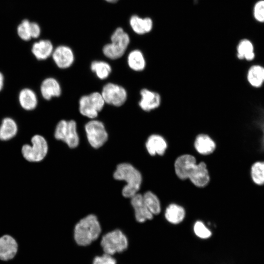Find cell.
<instances>
[{
	"mask_svg": "<svg viewBox=\"0 0 264 264\" xmlns=\"http://www.w3.org/2000/svg\"><path fill=\"white\" fill-rule=\"evenodd\" d=\"M175 170L181 179H189L196 186H205L210 180L208 171L205 163L197 164L195 158L190 154L179 156L175 163Z\"/></svg>",
	"mask_w": 264,
	"mask_h": 264,
	"instance_id": "obj_1",
	"label": "cell"
},
{
	"mask_svg": "<svg viewBox=\"0 0 264 264\" xmlns=\"http://www.w3.org/2000/svg\"><path fill=\"white\" fill-rule=\"evenodd\" d=\"M102 227L97 218L90 214L80 220L73 231L75 243L80 246H87L101 236Z\"/></svg>",
	"mask_w": 264,
	"mask_h": 264,
	"instance_id": "obj_2",
	"label": "cell"
},
{
	"mask_svg": "<svg viewBox=\"0 0 264 264\" xmlns=\"http://www.w3.org/2000/svg\"><path fill=\"white\" fill-rule=\"evenodd\" d=\"M115 179L126 181V185L123 187L122 193L127 198H131L140 189L142 182V176L136 169L127 163L117 165L113 174Z\"/></svg>",
	"mask_w": 264,
	"mask_h": 264,
	"instance_id": "obj_3",
	"label": "cell"
},
{
	"mask_svg": "<svg viewBox=\"0 0 264 264\" xmlns=\"http://www.w3.org/2000/svg\"><path fill=\"white\" fill-rule=\"evenodd\" d=\"M100 244L104 253L113 256L126 250L129 241L124 232L116 228L102 234L100 238Z\"/></svg>",
	"mask_w": 264,
	"mask_h": 264,
	"instance_id": "obj_4",
	"label": "cell"
},
{
	"mask_svg": "<svg viewBox=\"0 0 264 264\" xmlns=\"http://www.w3.org/2000/svg\"><path fill=\"white\" fill-rule=\"evenodd\" d=\"M130 43V37L121 27L117 28L111 36V43L103 48V52L107 58L115 60L122 57Z\"/></svg>",
	"mask_w": 264,
	"mask_h": 264,
	"instance_id": "obj_5",
	"label": "cell"
},
{
	"mask_svg": "<svg viewBox=\"0 0 264 264\" xmlns=\"http://www.w3.org/2000/svg\"><path fill=\"white\" fill-rule=\"evenodd\" d=\"M32 145H24L22 153L24 158L28 161L39 162L46 156L48 151V145L45 139L42 135L37 134L31 138Z\"/></svg>",
	"mask_w": 264,
	"mask_h": 264,
	"instance_id": "obj_6",
	"label": "cell"
},
{
	"mask_svg": "<svg viewBox=\"0 0 264 264\" xmlns=\"http://www.w3.org/2000/svg\"><path fill=\"white\" fill-rule=\"evenodd\" d=\"M105 103L102 94L98 92H94L80 98L79 102V111L83 116L94 119L103 109Z\"/></svg>",
	"mask_w": 264,
	"mask_h": 264,
	"instance_id": "obj_7",
	"label": "cell"
},
{
	"mask_svg": "<svg viewBox=\"0 0 264 264\" xmlns=\"http://www.w3.org/2000/svg\"><path fill=\"white\" fill-rule=\"evenodd\" d=\"M54 136L56 139L63 141L70 148H76L79 144L77 124L74 120L59 121L56 127Z\"/></svg>",
	"mask_w": 264,
	"mask_h": 264,
	"instance_id": "obj_8",
	"label": "cell"
},
{
	"mask_svg": "<svg viewBox=\"0 0 264 264\" xmlns=\"http://www.w3.org/2000/svg\"><path fill=\"white\" fill-rule=\"evenodd\" d=\"M87 139L94 148L102 147L107 141L108 134L104 124L100 121L92 120L85 126Z\"/></svg>",
	"mask_w": 264,
	"mask_h": 264,
	"instance_id": "obj_9",
	"label": "cell"
},
{
	"mask_svg": "<svg viewBox=\"0 0 264 264\" xmlns=\"http://www.w3.org/2000/svg\"><path fill=\"white\" fill-rule=\"evenodd\" d=\"M101 94L106 103L116 107L123 105L127 98L126 89L112 83H107L103 87Z\"/></svg>",
	"mask_w": 264,
	"mask_h": 264,
	"instance_id": "obj_10",
	"label": "cell"
},
{
	"mask_svg": "<svg viewBox=\"0 0 264 264\" xmlns=\"http://www.w3.org/2000/svg\"><path fill=\"white\" fill-rule=\"evenodd\" d=\"M53 61L60 68L70 67L73 63L74 56L71 49L66 45H60L53 50L52 54Z\"/></svg>",
	"mask_w": 264,
	"mask_h": 264,
	"instance_id": "obj_11",
	"label": "cell"
},
{
	"mask_svg": "<svg viewBox=\"0 0 264 264\" xmlns=\"http://www.w3.org/2000/svg\"><path fill=\"white\" fill-rule=\"evenodd\" d=\"M131 204L133 207L136 220L139 222H144L153 218V215L147 208L143 195L136 194L131 198Z\"/></svg>",
	"mask_w": 264,
	"mask_h": 264,
	"instance_id": "obj_12",
	"label": "cell"
},
{
	"mask_svg": "<svg viewBox=\"0 0 264 264\" xmlns=\"http://www.w3.org/2000/svg\"><path fill=\"white\" fill-rule=\"evenodd\" d=\"M141 99L139 106L145 111H150L157 108L160 105L161 97L154 91L147 88H143L140 91Z\"/></svg>",
	"mask_w": 264,
	"mask_h": 264,
	"instance_id": "obj_13",
	"label": "cell"
},
{
	"mask_svg": "<svg viewBox=\"0 0 264 264\" xmlns=\"http://www.w3.org/2000/svg\"><path fill=\"white\" fill-rule=\"evenodd\" d=\"M18 243L11 236L5 235L0 238V260L8 261L13 259L18 251Z\"/></svg>",
	"mask_w": 264,
	"mask_h": 264,
	"instance_id": "obj_14",
	"label": "cell"
},
{
	"mask_svg": "<svg viewBox=\"0 0 264 264\" xmlns=\"http://www.w3.org/2000/svg\"><path fill=\"white\" fill-rule=\"evenodd\" d=\"M146 148L151 155H154L156 154L162 155L167 149V144L162 136L154 134L148 138L146 142Z\"/></svg>",
	"mask_w": 264,
	"mask_h": 264,
	"instance_id": "obj_15",
	"label": "cell"
},
{
	"mask_svg": "<svg viewBox=\"0 0 264 264\" xmlns=\"http://www.w3.org/2000/svg\"><path fill=\"white\" fill-rule=\"evenodd\" d=\"M40 90L42 96L46 100L53 97H59L61 94V88L59 82L51 77L46 78L43 81Z\"/></svg>",
	"mask_w": 264,
	"mask_h": 264,
	"instance_id": "obj_16",
	"label": "cell"
},
{
	"mask_svg": "<svg viewBox=\"0 0 264 264\" xmlns=\"http://www.w3.org/2000/svg\"><path fill=\"white\" fill-rule=\"evenodd\" d=\"M194 146L197 151L203 155L212 153L216 149V144L214 140L205 134H200L197 136Z\"/></svg>",
	"mask_w": 264,
	"mask_h": 264,
	"instance_id": "obj_17",
	"label": "cell"
},
{
	"mask_svg": "<svg viewBox=\"0 0 264 264\" xmlns=\"http://www.w3.org/2000/svg\"><path fill=\"white\" fill-rule=\"evenodd\" d=\"M130 23L133 31L139 35L149 33L152 30L153 26V22L151 18L149 17L141 18L137 15L132 16Z\"/></svg>",
	"mask_w": 264,
	"mask_h": 264,
	"instance_id": "obj_18",
	"label": "cell"
},
{
	"mask_svg": "<svg viewBox=\"0 0 264 264\" xmlns=\"http://www.w3.org/2000/svg\"><path fill=\"white\" fill-rule=\"evenodd\" d=\"M53 47L49 40H43L35 43L32 47V52L39 60H44L52 55Z\"/></svg>",
	"mask_w": 264,
	"mask_h": 264,
	"instance_id": "obj_19",
	"label": "cell"
},
{
	"mask_svg": "<svg viewBox=\"0 0 264 264\" xmlns=\"http://www.w3.org/2000/svg\"><path fill=\"white\" fill-rule=\"evenodd\" d=\"M19 101L21 106L27 110L35 109L38 103L36 93L33 90L28 88L21 90L19 94Z\"/></svg>",
	"mask_w": 264,
	"mask_h": 264,
	"instance_id": "obj_20",
	"label": "cell"
},
{
	"mask_svg": "<svg viewBox=\"0 0 264 264\" xmlns=\"http://www.w3.org/2000/svg\"><path fill=\"white\" fill-rule=\"evenodd\" d=\"M16 122L10 117L4 118L0 125V140L6 141L14 137L17 133Z\"/></svg>",
	"mask_w": 264,
	"mask_h": 264,
	"instance_id": "obj_21",
	"label": "cell"
},
{
	"mask_svg": "<svg viewBox=\"0 0 264 264\" xmlns=\"http://www.w3.org/2000/svg\"><path fill=\"white\" fill-rule=\"evenodd\" d=\"M247 79L252 86L260 87L264 82V67L259 65L252 66L247 72Z\"/></svg>",
	"mask_w": 264,
	"mask_h": 264,
	"instance_id": "obj_22",
	"label": "cell"
},
{
	"mask_svg": "<svg viewBox=\"0 0 264 264\" xmlns=\"http://www.w3.org/2000/svg\"><path fill=\"white\" fill-rule=\"evenodd\" d=\"M185 215V210L182 207L176 204H171L167 207L165 217L169 222L176 224L183 220Z\"/></svg>",
	"mask_w": 264,
	"mask_h": 264,
	"instance_id": "obj_23",
	"label": "cell"
},
{
	"mask_svg": "<svg viewBox=\"0 0 264 264\" xmlns=\"http://www.w3.org/2000/svg\"><path fill=\"white\" fill-rule=\"evenodd\" d=\"M129 66L133 70L140 71L144 69L146 61L142 52L139 50H132L127 58Z\"/></svg>",
	"mask_w": 264,
	"mask_h": 264,
	"instance_id": "obj_24",
	"label": "cell"
},
{
	"mask_svg": "<svg viewBox=\"0 0 264 264\" xmlns=\"http://www.w3.org/2000/svg\"><path fill=\"white\" fill-rule=\"evenodd\" d=\"M237 56L239 59L251 61L255 57L253 45L248 40L241 41L237 46Z\"/></svg>",
	"mask_w": 264,
	"mask_h": 264,
	"instance_id": "obj_25",
	"label": "cell"
},
{
	"mask_svg": "<svg viewBox=\"0 0 264 264\" xmlns=\"http://www.w3.org/2000/svg\"><path fill=\"white\" fill-rule=\"evenodd\" d=\"M90 69L100 79H106L110 75L111 68L108 63L101 61H94L90 65Z\"/></svg>",
	"mask_w": 264,
	"mask_h": 264,
	"instance_id": "obj_26",
	"label": "cell"
},
{
	"mask_svg": "<svg viewBox=\"0 0 264 264\" xmlns=\"http://www.w3.org/2000/svg\"><path fill=\"white\" fill-rule=\"evenodd\" d=\"M144 202L153 215L158 214L161 210L160 203L157 196L153 193L148 191L143 196Z\"/></svg>",
	"mask_w": 264,
	"mask_h": 264,
	"instance_id": "obj_27",
	"label": "cell"
},
{
	"mask_svg": "<svg viewBox=\"0 0 264 264\" xmlns=\"http://www.w3.org/2000/svg\"><path fill=\"white\" fill-rule=\"evenodd\" d=\"M251 176L255 184L260 185L264 184V161L257 162L252 166Z\"/></svg>",
	"mask_w": 264,
	"mask_h": 264,
	"instance_id": "obj_28",
	"label": "cell"
},
{
	"mask_svg": "<svg viewBox=\"0 0 264 264\" xmlns=\"http://www.w3.org/2000/svg\"><path fill=\"white\" fill-rule=\"evenodd\" d=\"M195 235L202 239H207L212 235L211 231L201 221H197L194 226Z\"/></svg>",
	"mask_w": 264,
	"mask_h": 264,
	"instance_id": "obj_29",
	"label": "cell"
},
{
	"mask_svg": "<svg viewBox=\"0 0 264 264\" xmlns=\"http://www.w3.org/2000/svg\"><path fill=\"white\" fill-rule=\"evenodd\" d=\"M30 23V22L28 20H24L19 25L17 28L18 34L23 40L28 41L31 38Z\"/></svg>",
	"mask_w": 264,
	"mask_h": 264,
	"instance_id": "obj_30",
	"label": "cell"
},
{
	"mask_svg": "<svg viewBox=\"0 0 264 264\" xmlns=\"http://www.w3.org/2000/svg\"><path fill=\"white\" fill-rule=\"evenodd\" d=\"M92 264H117V261L113 256L104 253L94 257Z\"/></svg>",
	"mask_w": 264,
	"mask_h": 264,
	"instance_id": "obj_31",
	"label": "cell"
},
{
	"mask_svg": "<svg viewBox=\"0 0 264 264\" xmlns=\"http://www.w3.org/2000/svg\"><path fill=\"white\" fill-rule=\"evenodd\" d=\"M254 15L260 22H264V0L258 1L255 5Z\"/></svg>",
	"mask_w": 264,
	"mask_h": 264,
	"instance_id": "obj_32",
	"label": "cell"
},
{
	"mask_svg": "<svg viewBox=\"0 0 264 264\" xmlns=\"http://www.w3.org/2000/svg\"><path fill=\"white\" fill-rule=\"evenodd\" d=\"M30 30L31 38H37L40 34L41 29L39 25L35 22H30Z\"/></svg>",
	"mask_w": 264,
	"mask_h": 264,
	"instance_id": "obj_33",
	"label": "cell"
},
{
	"mask_svg": "<svg viewBox=\"0 0 264 264\" xmlns=\"http://www.w3.org/2000/svg\"><path fill=\"white\" fill-rule=\"evenodd\" d=\"M4 85V76L1 72H0V91L3 88Z\"/></svg>",
	"mask_w": 264,
	"mask_h": 264,
	"instance_id": "obj_34",
	"label": "cell"
},
{
	"mask_svg": "<svg viewBox=\"0 0 264 264\" xmlns=\"http://www.w3.org/2000/svg\"><path fill=\"white\" fill-rule=\"evenodd\" d=\"M263 132V135L261 139V150L264 152V130H262Z\"/></svg>",
	"mask_w": 264,
	"mask_h": 264,
	"instance_id": "obj_35",
	"label": "cell"
},
{
	"mask_svg": "<svg viewBox=\"0 0 264 264\" xmlns=\"http://www.w3.org/2000/svg\"><path fill=\"white\" fill-rule=\"evenodd\" d=\"M259 126L262 130H264V117L260 121Z\"/></svg>",
	"mask_w": 264,
	"mask_h": 264,
	"instance_id": "obj_36",
	"label": "cell"
},
{
	"mask_svg": "<svg viewBox=\"0 0 264 264\" xmlns=\"http://www.w3.org/2000/svg\"><path fill=\"white\" fill-rule=\"evenodd\" d=\"M109 2L114 3L117 2L118 0H105Z\"/></svg>",
	"mask_w": 264,
	"mask_h": 264,
	"instance_id": "obj_37",
	"label": "cell"
},
{
	"mask_svg": "<svg viewBox=\"0 0 264 264\" xmlns=\"http://www.w3.org/2000/svg\"><path fill=\"white\" fill-rule=\"evenodd\" d=\"M194 0L195 3L197 2L198 1V0Z\"/></svg>",
	"mask_w": 264,
	"mask_h": 264,
	"instance_id": "obj_38",
	"label": "cell"
}]
</instances>
